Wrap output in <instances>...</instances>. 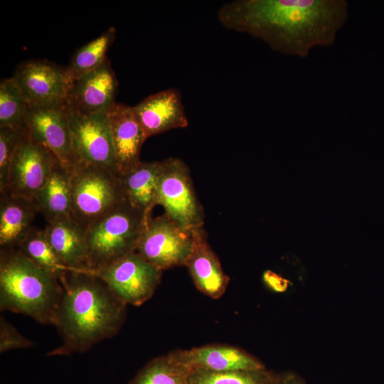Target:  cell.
Listing matches in <instances>:
<instances>
[{
	"instance_id": "obj_1",
	"label": "cell",
	"mask_w": 384,
	"mask_h": 384,
	"mask_svg": "<svg viewBox=\"0 0 384 384\" xmlns=\"http://www.w3.org/2000/svg\"><path fill=\"white\" fill-rule=\"evenodd\" d=\"M348 18L346 0H236L218 11L225 28L299 58H306L316 47L332 46Z\"/></svg>"
},
{
	"instance_id": "obj_2",
	"label": "cell",
	"mask_w": 384,
	"mask_h": 384,
	"mask_svg": "<svg viewBox=\"0 0 384 384\" xmlns=\"http://www.w3.org/2000/svg\"><path fill=\"white\" fill-rule=\"evenodd\" d=\"M60 279L63 292L53 325L63 341L48 356L83 353L119 332L127 304L102 279L90 272L72 270H65Z\"/></svg>"
},
{
	"instance_id": "obj_3",
	"label": "cell",
	"mask_w": 384,
	"mask_h": 384,
	"mask_svg": "<svg viewBox=\"0 0 384 384\" xmlns=\"http://www.w3.org/2000/svg\"><path fill=\"white\" fill-rule=\"evenodd\" d=\"M63 292L59 277L26 258L16 247L0 250V309L53 324Z\"/></svg>"
},
{
	"instance_id": "obj_4",
	"label": "cell",
	"mask_w": 384,
	"mask_h": 384,
	"mask_svg": "<svg viewBox=\"0 0 384 384\" xmlns=\"http://www.w3.org/2000/svg\"><path fill=\"white\" fill-rule=\"evenodd\" d=\"M150 218L126 201L90 224L85 230L90 272L135 252Z\"/></svg>"
},
{
	"instance_id": "obj_5",
	"label": "cell",
	"mask_w": 384,
	"mask_h": 384,
	"mask_svg": "<svg viewBox=\"0 0 384 384\" xmlns=\"http://www.w3.org/2000/svg\"><path fill=\"white\" fill-rule=\"evenodd\" d=\"M71 217L85 230L93 222L126 202L120 175L78 164L70 171Z\"/></svg>"
},
{
	"instance_id": "obj_6",
	"label": "cell",
	"mask_w": 384,
	"mask_h": 384,
	"mask_svg": "<svg viewBox=\"0 0 384 384\" xmlns=\"http://www.w3.org/2000/svg\"><path fill=\"white\" fill-rule=\"evenodd\" d=\"M156 205L181 226L192 230L203 225V211L196 196L188 166L178 158L161 161Z\"/></svg>"
},
{
	"instance_id": "obj_7",
	"label": "cell",
	"mask_w": 384,
	"mask_h": 384,
	"mask_svg": "<svg viewBox=\"0 0 384 384\" xmlns=\"http://www.w3.org/2000/svg\"><path fill=\"white\" fill-rule=\"evenodd\" d=\"M192 246V230L181 226L164 213L147 220L135 252L163 271L185 266Z\"/></svg>"
},
{
	"instance_id": "obj_8",
	"label": "cell",
	"mask_w": 384,
	"mask_h": 384,
	"mask_svg": "<svg viewBox=\"0 0 384 384\" xmlns=\"http://www.w3.org/2000/svg\"><path fill=\"white\" fill-rule=\"evenodd\" d=\"M126 304L140 306L154 294L162 275L137 252H131L112 263L92 270Z\"/></svg>"
},
{
	"instance_id": "obj_9",
	"label": "cell",
	"mask_w": 384,
	"mask_h": 384,
	"mask_svg": "<svg viewBox=\"0 0 384 384\" xmlns=\"http://www.w3.org/2000/svg\"><path fill=\"white\" fill-rule=\"evenodd\" d=\"M67 108L77 164L117 172L107 113L84 114Z\"/></svg>"
},
{
	"instance_id": "obj_10",
	"label": "cell",
	"mask_w": 384,
	"mask_h": 384,
	"mask_svg": "<svg viewBox=\"0 0 384 384\" xmlns=\"http://www.w3.org/2000/svg\"><path fill=\"white\" fill-rule=\"evenodd\" d=\"M12 78L29 106L65 103L74 81L67 68L45 60L21 63Z\"/></svg>"
},
{
	"instance_id": "obj_11",
	"label": "cell",
	"mask_w": 384,
	"mask_h": 384,
	"mask_svg": "<svg viewBox=\"0 0 384 384\" xmlns=\"http://www.w3.org/2000/svg\"><path fill=\"white\" fill-rule=\"evenodd\" d=\"M26 127L29 137L46 147L69 172L78 164L72 146L65 102L28 105Z\"/></svg>"
},
{
	"instance_id": "obj_12",
	"label": "cell",
	"mask_w": 384,
	"mask_h": 384,
	"mask_svg": "<svg viewBox=\"0 0 384 384\" xmlns=\"http://www.w3.org/2000/svg\"><path fill=\"white\" fill-rule=\"evenodd\" d=\"M57 159L28 134H23L10 167L5 193L35 200ZM4 194V193H3Z\"/></svg>"
},
{
	"instance_id": "obj_13",
	"label": "cell",
	"mask_w": 384,
	"mask_h": 384,
	"mask_svg": "<svg viewBox=\"0 0 384 384\" xmlns=\"http://www.w3.org/2000/svg\"><path fill=\"white\" fill-rule=\"evenodd\" d=\"M118 81L107 58L97 68L73 81L67 107L84 114L107 113L117 102Z\"/></svg>"
},
{
	"instance_id": "obj_14",
	"label": "cell",
	"mask_w": 384,
	"mask_h": 384,
	"mask_svg": "<svg viewBox=\"0 0 384 384\" xmlns=\"http://www.w3.org/2000/svg\"><path fill=\"white\" fill-rule=\"evenodd\" d=\"M117 172L123 175L140 162L141 149L147 139L134 106L116 102L107 112Z\"/></svg>"
},
{
	"instance_id": "obj_15",
	"label": "cell",
	"mask_w": 384,
	"mask_h": 384,
	"mask_svg": "<svg viewBox=\"0 0 384 384\" xmlns=\"http://www.w3.org/2000/svg\"><path fill=\"white\" fill-rule=\"evenodd\" d=\"M134 110L147 139L188 125L181 95L174 88L149 95L134 106Z\"/></svg>"
},
{
	"instance_id": "obj_16",
	"label": "cell",
	"mask_w": 384,
	"mask_h": 384,
	"mask_svg": "<svg viewBox=\"0 0 384 384\" xmlns=\"http://www.w3.org/2000/svg\"><path fill=\"white\" fill-rule=\"evenodd\" d=\"M172 352L179 361L192 370L228 371L266 368L257 357L228 344H209Z\"/></svg>"
},
{
	"instance_id": "obj_17",
	"label": "cell",
	"mask_w": 384,
	"mask_h": 384,
	"mask_svg": "<svg viewBox=\"0 0 384 384\" xmlns=\"http://www.w3.org/2000/svg\"><path fill=\"white\" fill-rule=\"evenodd\" d=\"M193 246L185 266L197 289L212 299H219L225 292L230 277L211 249L202 227L192 229Z\"/></svg>"
},
{
	"instance_id": "obj_18",
	"label": "cell",
	"mask_w": 384,
	"mask_h": 384,
	"mask_svg": "<svg viewBox=\"0 0 384 384\" xmlns=\"http://www.w3.org/2000/svg\"><path fill=\"white\" fill-rule=\"evenodd\" d=\"M44 230L54 251L68 270H91L85 230L71 216L48 223Z\"/></svg>"
},
{
	"instance_id": "obj_19",
	"label": "cell",
	"mask_w": 384,
	"mask_h": 384,
	"mask_svg": "<svg viewBox=\"0 0 384 384\" xmlns=\"http://www.w3.org/2000/svg\"><path fill=\"white\" fill-rule=\"evenodd\" d=\"M35 201L9 193L0 198V246L16 247L33 227L38 213Z\"/></svg>"
},
{
	"instance_id": "obj_20",
	"label": "cell",
	"mask_w": 384,
	"mask_h": 384,
	"mask_svg": "<svg viewBox=\"0 0 384 384\" xmlns=\"http://www.w3.org/2000/svg\"><path fill=\"white\" fill-rule=\"evenodd\" d=\"M161 161H141L127 173L120 175L126 201L150 218L156 206Z\"/></svg>"
},
{
	"instance_id": "obj_21",
	"label": "cell",
	"mask_w": 384,
	"mask_h": 384,
	"mask_svg": "<svg viewBox=\"0 0 384 384\" xmlns=\"http://www.w3.org/2000/svg\"><path fill=\"white\" fill-rule=\"evenodd\" d=\"M34 201L47 223L71 216L70 174L58 159Z\"/></svg>"
},
{
	"instance_id": "obj_22",
	"label": "cell",
	"mask_w": 384,
	"mask_h": 384,
	"mask_svg": "<svg viewBox=\"0 0 384 384\" xmlns=\"http://www.w3.org/2000/svg\"><path fill=\"white\" fill-rule=\"evenodd\" d=\"M191 371L171 352L148 362L129 384H188Z\"/></svg>"
},
{
	"instance_id": "obj_23",
	"label": "cell",
	"mask_w": 384,
	"mask_h": 384,
	"mask_svg": "<svg viewBox=\"0 0 384 384\" xmlns=\"http://www.w3.org/2000/svg\"><path fill=\"white\" fill-rule=\"evenodd\" d=\"M116 37V29L111 26L100 36L77 50L67 70L73 80L100 67L107 58V52Z\"/></svg>"
},
{
	"instance_id": "obj_24",
	"label": "cell",
	"mask_w": 384,
	"mask_h": 384,
	"mask_svg": "<svg viewBox=\"0 0 384 384\" xmlns=\"http://www.w3.org/2000/svg\"><path fill=\"white\" fill-rule=\"evenodd\" d=\"M16 247L35 265L54 273L60 279L68 270L54 251L44 229L33 226Z\"/></svg>"
},
{
	"instance_id": "obj_25",
	"label": "cell",
	"mask_w": 384,
	"mask_h": 384,
	"mask_svg": "<svg viewBox=\"0 0 384 384\" xmlns=\"http://www.w3.org/2000/svg\"><path fill=\"white\" fill-rule=\"evenodd\" d=\"M277 373L266 368L257 370L209 371L193 370L188 384H276Z\"/></svg>"
},
{
	"instance_id": "obj_26",
	"label": "cell",
	"mask_w": 384,
	"mask_h": 384,
	"mask_svg": "<svg viewBox=\"0 0 384 384\" xmlns=\"http://www.w3.org/2000/svg\"><path fill=\"white\" fill-rule=\"evenodd\" d=\"M28 105L21 91L11 77L0 82V127L26 131Z\"/></svg>"
},
{
	"instance_id": "obj_27",
	"label": "cell",
	"mask_w": 384,
	"mask_h": 384,
	"mask_svg": "<svg viewBox=\"0 0 384 384\" xmlns=\"http://www.w3.org/2000/svg\"><path fill=\"white\" fill-rule=\"evenodd\" d=\"M26 131L0 127V193H5L8 178L16 151Z\"/></svg>"
},
{
	"instance_id": "obj_28",
	"label": "cell",
	"mask_w": 384,
	"mask_h": 384,
	"mask_svg": "<svg viewBox=\"0 0 384 384\" xmlns=\"http://www.w3.org/2000/svg\"><path fill=\"white\" fill-rule=\"evenodd\" d=\"M32 342L22 336L16 329L5 319H0V352L17 348L31 347Z\"/></svg>"
},
{
	"instance_id": "obj_29",
	"label": "cell",
	"mask_w": 384,
	"mask_h": 384,
	"mask_svg": "<svg viewBox=\"0 0 384 384\" xmlns=\"http://www.w3.org/2000/svg\"><path fill=\"white\" fill-rule=\"evenodd\" d=\"M262 280L272 291L278 293L286 292L291 285V282L272 270H266L262 274Z\"/></svg>"
},
{
	"instance_id": "obj_30",
	"label": "cell",
	"mask_w": 384,
	"mask_h": 384,
	"mask_svg": "<svg viewBox=\"0 0 384 384\" xmlns=\"http://www.w3.org/2000/svg\"><path fill=\"white\" fill-rule=\"evenodd\" d=\"M276 384H306L303 378L295 372L287 370L277 373Z\"/></svg>"
}]
</instances>
